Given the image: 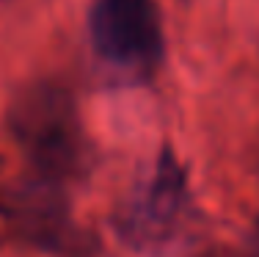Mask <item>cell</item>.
<instances>
[{"label": "cell", "mask_w": 259, "mask_h": 257, "mask_svg": "<svg viewBox=\"0 0 259 257\" xmlns=\"http://www.w3.org/2000/svg\"><path fill=\"white\" fill-rule=\"evenodd\" d=\"M9 127L39 177L64 182L85 171L89 141L66 89L47 81L22 89L9 111Z\"/></svg>", "instance_id": "6da1fadb"}, {"label": "cell", "mask_w": 259, "mask_h": 257, "mask_svg": "<svg viewBox=\"0 0 259 257\" xmlns=\"http://www.w3.org/2000/svg\"><path fill=\"white\" fill-rule=\"evenodd\" d=\"M89 28L97 56L127 75L149 72L163 53L155 0H97Z\"/></svg>", "instance_id": "7a4b0ae2"}, {"label": "cell", "mask_w": 259, "mask_h": 257, "mask_svg": "<svg viewBox=\"0 0 259 257\" xmlns=\"http://www.w3.org/2000/svg\"><path fill=\"white\" fill-rule=\"evenodd\" d=\"M188 202V180L168 150L160 155L149 180L121 207L119 232L138 249H152L174 235V227Z\"/></svg>", "instance_id": "3957f363"}, {"label": "cell", "mask_w": 259, "mask_h": 257, "mask_svg": "<svg viewBox=\"0 0 259 257\" xmlns=\"http://www.w3.org/2000/svg\"><path fill=\"white\" fill-rule=\"evenodd\" d=\"M251 241H254V252H256V257H259V218L254 222V235H251Z\"/></svg>", "instance_id": "277c9868"}]
</instances>
